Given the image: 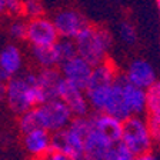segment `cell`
I'll list each match as a JSON object with an SVG mask.
<instances>
[{
  "instance_id": "obj_28",
  "label": "cell",
  "mask_w": 160,
  "mask_h": 160,
  "mask_svg": "<svg viewBox=\"0 0 160 160\" xmlns=\"http://www.w3.org/2000/svg\"><path fill=\"white\" fill-rule=\"evenodd\" d=\"M132 160H159V159H157V156L152 152V150H149V152H144V153H140V154L133 156Z\"/></svg>"
},
{
  "instance_id": "obj_22",
  "label": "cell",
  "mask_w": 160,
  "mask_h": 160,
  "mask_svg": "<svg viewBox=\"0 0 160 160\" xmlns=\"http://www.w3.org/2000/svg\"><path fill=\"white\" fill-rule=\"evenodd\" d=\"M7 34L13 42H22L26 39V22L22 19H14L7 27Z\"/></svg>"
},
{
  "instance_id": "obj_8",
  "label": "cell",
  "mask_w": 160,
  "mask_h": 160,
  "mask_svg": "<svg viewBox=\"0 0 160 160\" xmlns=\"http://www.w3.org/2000/svg\"><path fill=\"white\" fill-rule=\"evenodd\" d=\"M83 139L82 134L67 126L52 133V150L66 153L77 160H83Z\"/></svg>"
},
{
  "instance_id": "obj_26",
  "label": "cell",
  "mask_w": 160,
  "mask_h": 160,
  "mask_svg": "<svg viewBox=\"0 0 160 160\" xmlns=\"http://www.w3.org/2000/svg\"><path fill=\"white\" fill-rule=\"evenodd\" d=\"M6 14L13 17L23 16V2L22 0H7L6 2Z\"/></svg>"
},
{
  "instance_id": "obj_19",
  "label": "cell",
  "mask_w": 160,
  "mask_h": 160,
  "mask_svg": "<svg viewBox=\"0 0 160 160\" xmlns=\"http://www.w3.org/2000/svg\"><path fill=\"white\" fill-rule=\"evenodd\" d=\"M146 113H160V80H156L146 89Z\"/></svg>"
},
{
  "instance_id": "obj_4",
  "label": "cell",
  "mask_w": 160,
  "mask_h": 160,
  "mask_svg": "<svg viewBox=\"0 0 160 160\" xmlns=\"http://www.w3.org/2000/svg\"><path fill=\"white\" fill-rule=\"evenodd\" d=\"M30 112H32V116L34 120V126L46 129L50 133H54L57 130L67 127L73 119L70 109L59 97L47 100L42 104H37V106L32 107Z\"/></svg>"
},
{
  "instance_id": "obj_27",
  "label": "cell",
  "mask_w": 160,
  "mask_h": 160,
  "mask_svg": "<svg viewBox=\"0 0 160 160\" xmlns=\"http://www.w3.org/2000/svg\"><path fill=\"white\" fill-rule=\"evenodd\" d=\"M40 160H77V159H74V157L69 156L66 153L57 152V150H50L49 153H46Z\"/></svg>"
},
{
  "instance_id": "obj_32",
  "label": "cell",
  "mask_w": 160,
  "mask_h": 160,
  "mask_svg": "<svg viewBox=\"0 0 160 160\" xmlns=\"http://www.w3.org/2000/svg\"><path fill=\"white\" fill-rule=\"evenodd\" d=\"M23 3H29V2H39V0H22Z\"/></svg>"
},
{
  "instance_id": "obj_11",
  "label": "cell",
  "mask_w": 160,
  "mask_h": 160,
  "mask_svg": "<svg viewBox=\"0 0 160 160\" xmlns=\"http://www.w3.org/2000/svg\"><path fill=\"white\" fill-rule=\"evenodd\" d=\"M22 144L29 156L42 159L52 150V133L42 127L32 129L22 133Z\"/></svg>"
},
{
  "instance_id": "obj_33",
  "label": "cell",
  "mask_w": 160,
  "mask_h": 160,
  "mask_svg": "<svg viewBox=\"0 0 160 160\" xmlns=\"http://www.w3.org/2000/svg\"><path fill=\"white\" fill-rule=\"evenodd\" d=\"M157 9H159V16H160V0H157Z\"/></svg>"
},
{
  "instance_id": "obj_25",
  "label": "cell",
  "mask_w": 160,
  "mask_h": 160,
  "mask_svg": "<svg viewBox=\"0 0 160 160\" xmlns=\"http://www.w3.org/2000/svg\"><path fill=\"white\" fill-rule=\"evenodd\" d=\"M43 12H44V9H43V3H42V0H39V2H29V3H23V14L24 16H27L29 19L42 16Z\"/></svg>"
},
{
  "instance_id": "obj_1",
  "label": "cell",
  "mask_w": 160,
  "mask_h": 160,
  "mask_svg": "<svg viewBox=\"0 0 160 160\" xmlns=\"http://www.w3.org/2000/svg\"><path fill=\"white\" fill-rule=\"evenodd\" d=\"M4 103L17 116L42 103L36 86V72L22 70L19 74L9 77L6 82Z\"/></svg>"
},
{
  "instance_id": "obj_34",
  "label": "cell",
  "mask_w": 160,
  "mask_h": 160,
  "mask_svg": "<svg viewBox=\"0 0 160 160\" xmlns=\"http://www.w3.org/2000/svg\"><path fill=\"white\" fill-rule=\"evenodd\" d=\"M30 160H40V159H34V157H32V159H30Z\"/></svg>"
},
{
  "instance_id": "obj_15",
  "label": "cell",
  "mask_w": 160,
  "mask_h": 160,
  "mask_svg": "<svg viewBox=\"0 0 160 160\" xmlns=\"http://www.w3.org/2000/svg\"><path fill=\"white\" fill-rule=\"evenodd\" d=\"M112 144V142L92 126L83 139V160H107V153Z\"/></svg>"
},
{
  "instance_id": "obj_29",
  "label": "cell",
  "mask_w": 160,
  "mask_h": 160,
  "mask_svg": "<svg viewBox=\"0 0 160 160\" xmlns=\"http://www.w3.org/2000/svg\"><path fill=\"white\" fill-rule=\"evenodd\" d=\"M4 93H6V83L0 82V103L4 102Z\"/></svg>"
},
{
  "instance_id": "obj_30",
  "label": "cell",
  "mask_w": 160,
  "mask_h": 160,
  "mask_svg": "<svg viewBox=\"0 0 160 160\" xmlns=\"http://www.w3.org/2000/svg\"><path fill=\"white\" fill-rule=\"evenodd\" d=\"M7 79H9V76H7L6 72L2 69V66H0V82H4V83H6Z\"/></svg>"
},
{
  "instance_id": "obj_5",
  "label": "cell",
  "mask_w": 160,
  "mask_h": 160,
  "mask_svg": "<svg viewBox=\"0 0 160 160\" xmlns=\"http://www.w3.org/2000/svg\"><path fill=\"white\" fill-rule=\"evenodd\" d=\"M120 142L136 156L149 152L153 147V139L150 134L146 119L142 116H130L123 120Z\"/></svg>"
},
{
  "instance_id": "obj_24",
  "label": "cell",
  "mask_w": 160,
  "mask_h": 160,
  "mask_svg": "<svg viewBox=\"0 0 160 160\" xmlns=\"http://www.w3.org/2000/svg\"><path fill=\"white\" fill-rule=\"evenodd\" d=\"M147 126H149L150 134L153 139V143L160 144V113L147 114Z\"/></svg>"
},
{
  "instance_id": "obj_18",
  "label": "cell",
  "mask_w": 160,
  "mask_h": 160,
  "mask_svg": "<svg viewBox=\"0 0 160 160\" xmlns=\"http://www.w3.org/2000/svg\"><path fill=\"white\" fill-rule=\"evenodd\" d=\"M30 56L39 69H50V67H59L60 62L57 53L53 46L49 47H32Z\"/></svg>"
},
{
  "instance_id": "obj_17",
  "label": "cell",
  "mask_w": 160,
  "mask_h": 160,
  "mask_svg": "<svg viewBox=\"0 0 160 160\" xmlns=\"http://www.w3.org/2000/svg\"><path fill=\"white\" fill-rule=\"evenodd\" d=\"M0 66L9 77L16 76L23 70V53L16 43H9L0 49Z\"/></svg>"
},
{
  "instance_id": "obj_10",
  "label": "cell",
  "mask_w": 160,
  "mask_h": 160,
  "mask_svg": "<svg viewBox=\"0 0 160 160\" xmlns=\"http://www.w3.org/2000/svg\"><path fill=\"white\" fill-rule=\"evenodd\" d=\"M60 74L64 80L70 82V83L76 84V86L84 87L87 86V82L92 74V69L93 64H90L86 59L80 56V54H74L73 57L64 60L63 63L60 64Z\"/></svg>"
},
{
  "instance_id": "obj_3",
  "label": "cell",
  "mask_w": 160,
  "mask_h": 160,
  "mask_svg": "<svg viewBox=\"0 0 160 160\" xmlns=\"http://www.w3.org/2000/svg\"><path fill=\"white\" fill-rule=\"evenodd\" d=\"M117 77L119 74H117L116 66L109 60H104L102 63L93 66L87 86L84 87V92H86L90 109L94 110L96 113L104 110L109 92Z\"/></svg>"
},
{
  "instance_id": "obj_13",
  "label": "cell",
  "mask_w": 160,
  "mask_h": 160,
  "mask_svg": "<svg viewBox=\"0 0 160 160\" xmlns=\"http://www.w3.org/2000/svg\"><path fill=\"white\" fill-rule=\"evenodd\" d=\"M120 86L129 116H143L146 113V90L127 82L123 76H120Z\"/></svg>"
},
{
  "instance_id": "obj_20",
  "label": "cell",
  "mask_w": 160,
  "mask_h": 160,
  "mask_svg": "<svg viewBox=\"0 0 160 160\" xmlns=\"http://www.w3.org/2000/svg\"><path fill=\"white\" fill-rule=\"evenodd\" d=\"M53 47H54V50H56L60 64L63 63L64 60H67V59H70V57H73L74 54H77V49H76V44H74L73 39L59 37V40L53 44Z\"/></svg>"
},
{
  "instance_id": "obj_6",
  "label": "cell",
  "mask_w": 160,
  "mask_h": 160,
  "mask_svg": "<svg viewBox=\"0 0 160 160\" xmlns=\"http://www.w3.org/2000/svg\"><path fill=\"white\" fill-rule=\"evenodd\" d=\"M59 33L53 20L46 16H37L26 22V42L30 47H49L59 40Z\"/></svg>"
},
{
  "instance_id": "obj_12",
  "label": "cell",
  "mask_w": 160,
  "mask_h": 160,
  "mask_svg": "<svg viewBox=\"0 0 160 160\" xmlns=\"http://www.w3.org/2000/svg\"><path fill=\"white\" fill-rule=\"evenodd\" d=\"M123 77L133 83L134 86H139L146 90L152 83L156 82V70L153 64L146 59H134L126 67Z\"/></svg>"
},
{
  "instance_id": "obj_9",
  "label": "cell",
  "mask_w": 160,
  "mask_h": 160,
  "mask_svg": "<svg viewBox=\"0 0 160 160\" xmlns=\"http://www.w3.org/2000/svg\"><path fill=\"white\" fill-rule=\"evenodd\" d=\"M62 102H64L67 107L70 109L73 117L77 116H87L90 112V106L86 97V92L84 89L76 86V84L70 83L67 80H62L59 87V93H57Z\"/></svg>"
},
{
  "instance_id": "obj_2",
  "label": "cell",
  "mask_w": 160,
  "mask_h": 160,
  "mask_svg": "<svg viewBox=\"0 0 160 160\" xmlns=\"http://www.w3.org/2000/svg\"><path fill=\"white\" fill-rule=\"evenodd\" d=\"M73 40L77 54H80L93 66L107 60L110 49L113 46V36L109 30L100 26H92L89 23Z\"/></svg>"
},
{
  "instance_id": "obj_14",
  "label": "cell",
  "mask_w": 160,
  "mask_h": 160,
  "mask_svg": "<svg viewBox=\"0 0 160 160\" xmlns=\"http://www.w3.org/2000/svg\"><path fill=\"white\" fill-rule=\"evenodd\" d=\"M62 80H63V77L60 74V70H57V67L40 69L39 72H36V86L39 90L42 103L47 102V100L56 99Z\"/></svg>"
},
{
  "instance_id": "obj_16",
  "label": "cell",
  "mask_w": 160,
  "mask_h": 160,
  "mask_svg": "<svg viewBox=\"0 0 160 160\" xmlns=\"http://www.w3.org/2000/svg\"><path fill=\"white\" fill-rule=\"evenodd\" d=\"M92 126L112 143L120 142L123 120L117 119L112 114L100 112V113H96L94 116H92Z\"/></svg>"
},
{
  "instance_id": "obj_23",
  "label": "cell",
  "mask_w": 160,
  "mask_h": 160,
  "mask_svg": "<svg viewBox=\"0 0 160 160\" xmlns=\"http://www.w3.org/2000/svg\"><path fill=\"white\" fill-rule=\"evenodd\" d=\"M119 36H120V40L126 44H134L137 40V33H136V29L134 26L130 22L124 20L122 22L119 26Z\"/></svg>"
},
{
  "instance_id": "obj_7",
  "label": "cell",
  "mask_w": 160,
  "mask_h": 160,
  "mask_svg": "<svg viewBox=\"0 0 160 160\" xmlns=\"http://www.w3.org/2000/svg\"><path fill=\"white\" fill-rule=\"evenodd\" d=\"M60 37L74 39L87 24L86 17L74 7H62L52 17Z\"/></svg>"
},
{
  "instance_id": "obj_21",
  "label": "cell",
  "mask_w": 160,
  "mask_h": 160,
  "mask_svg": "<svg viewBox=\"0 0 160 160\" xmlns=\"http://www.w3.org/2000/svg\"><path fill=\"white\" fill-rule=\"evenodd\" d=\"M134 154L124 146L122 142H116L110 146L107 160H132Z\"/></svg>"
},
{
  "instance_id": "obj_31",
  "label": "cell",
  "mask_w": 160,
  "mask_h": 160,
  "mask_svg": "<svg viewBox=\"0 0 160 160\" xmlns=\"http://www.w3.org/2000/svg\"><path fill=\"white\" fill-rule=\"evenodd\" d=\"M6 2L7 0H0V16L6 14Z\"/></svg>"
}]
</instances>
